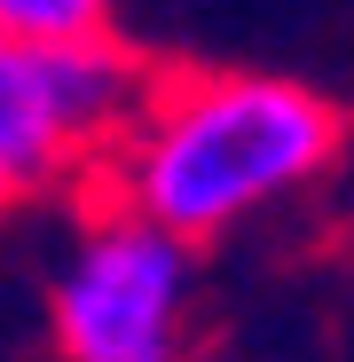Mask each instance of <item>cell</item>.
Wrapping results in <instances>:
<instances>
[{"mask_svg": "<svg viewBox=\"0 0 354 362\" xmlns=\"http://www.w3.org/2000/svg\"><path fill=\"white\" fill-rule=\"evenodd\" d=\"M346 118L300 87L268 71H158L142 118L126 127L87 189L102 205H126L173 236H205L252 221L260 205L307 189V181L338 158Z\"/></svg>", "mask_w": 354, "mask_h": 362, "instance_id": "obj_1", "label": "cell"}, {"mask_svg": "<svg viewBox=\"0 0 354 362\" xmlns=\"http://www.w3.org/2000/svg\"><path fill=\"white\" fill-rule=\"evenodd\" d=\"M158 71L110 32L95 40H0V197H32L55 181H95L126 142Z\"/></svg>", "mask_w": 354, "mask_h": 362, "instance_id": "obj_2", "label": "cell"}, {"mask_svg": "<svg viewBox=\"0 0 354 362\" xmlns=\"http://www.w3.org/2000/svg\"><path fill=\"white\" fill-rule=\"evenodd\" d=\"M197 245L126 205H102L55 276V346L64 362H197Z\"/></svg>", "mask_w": 354, "mask_h": 362, "instance_id": "obj_3", "label": "cell"}, {"mask_svg": "<svg viewBox=\"0 0 354 362\" xmlns=\"http://www.w3.org/2000/svg\"><path fill=\"white\" fill-rule=\"evenodd\" d=\"M8 40H95L110 32V0H0Z\"/></svg>", "mask_w": 354, "mask_h": 362, "instance_id": "obj_4", "label": "cell"}, {"mask_svg": "<svg viewBox=\"0 0 354 362\" xmlns=\"http://www.w3.org/2000/svg\"><path fill=\"white\" fill-rule=\"evenodd\" d=\"M0 40H8V16H0Z\"/></svg>", "mask_w": 354, "mask_h": 362, "instance_id": "obj_5", "label": "cell"}]
</instances>
